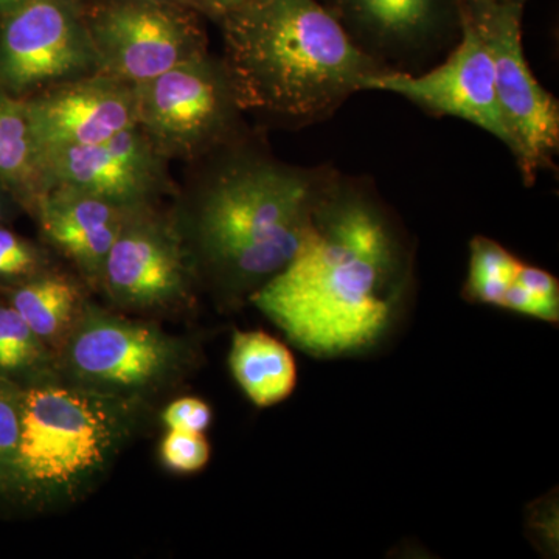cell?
I'll return each instance as SVG.
<instances>
[{"label": "cell", "mask_w": 559, "mask_h": 559, "mask_svg": "<svg viewBox=\"0 0 559 559\" xmlns=\"http://www.w3.org/2000/svg\"><path fill=\"white\" fill-rule=\"evenodd\" d=\"M193 359L189 341L86 301L58 349L57 373L70 384L145 403L179 381Z\"/></svg>", "instance_id": "cell-5"}, {"label": "cell", "mask_w": 559, "mask_h": 559, "mask_svg": "<svg viewBox=\"0 0 559 559\" xmlns=\"http://www.w3.org/2000/svg\"><path fill=\"white\" fill-rule=\"evenodd\" d=\"M76 2H80V0H76Z\"/></svg>", "instance_id": "cell-30"}, {"label": "cell", "mask_w": 559, "mask_h": 559, "mask_svg": "<svg viewBox=\"0 0 559 559\" xmlns=\"http://www.w3.org/2000/svg\"><path fill=\"white\" fill-rule=\"evenodd\" d=\"M44 164L50 189L64 187L124 210L157 205L178 190L170 160L139 124L92 145L49 151Z\"/></svg>", "instance_id": "cell-11"}, {"label": "cell", "mask_w": 559, "mask_h": 559, "mask_svg": "<svg viewBox=\"0 0 559 559\" xmlns=\"http://www.w3.org/2000/svg\"><path fill=\"white\" fill-rule=\"evenodd\" d=\"M212 450L202 432L168 429L160 443V460L165 468L179 474H193L207 466Z\"/></svg>", "instance_id": "cell-22"}, {"label": "cell", "mask_w": 559, "mask_h": 559, "mask_svg": "<svg viewBox=\"0 0 559 559\" xmlns=\"http://www.w3.org/2000/svg\"><path fill=\"white\" fill-rule=\"evenodd\" d=\"M0 378L21 385L58 378L57 355L10 305L0 307Z\"/></svg>", "instance_id": "cell-19"}, {"label": "cell", "mask_w": 559, "mask_h": 559, "mask_svg": "<svg viewBox=\"0 0 559 559\" xmlns=\"http://www.w3.org/2000/svg\"><path fill=\"white\" fill-rule=\"evenodd\" d=\"M0 187L17 207L33 215L49 191L46 164L40 153L24 98L0 87Z\"/></svg>", "instance_id": "cell-16"}, {"label": "cell", "mask_w": 559, "mask_h": 559, "mask_svg": "<svg viewBox=\"0 0 559 559\" xmlns=\"http://www.w3.org/2000/svg\"><path fill=\"white\" fill-rule=\"evenodd\" d=\"M97 73L76 0H22L0 16V87L17 98Z\"/></svg>", "instance_id": "cell-10"}, {"label": "cell", "mask_w": 559, "mask_h": 559, "mask_svg": "<svg viewBox=\"0 0 559 559\" xmlns=\"http://www.w3.org/2000/svg\"><path fill=\"white\" fill-rule=\"evenodd\" d=\"M197 271L168 212L130 210L103 270L100 290L117 310L157 312L189 307Z\"/></svg>", "instance_id": "cell-9"}, {"label": "cell", "mask_w": 559, "mask_h": 559, "mask_svg": "<svg viewBox=\"0 0 559 559\" xmlns=\"http://www.w3.org/2000/svg\"><path fill=\"white\" fill-rule=\"evenodd\" d=\"M143 404L60 378L24 385L20 444L5 491L38 510L76 502L138 432Z\"/></svg>", "instance_id": "cell-4"}, {"label": "cell", "mask_w": 559, "mask_h": 559, "mask_svg": "<svg viewBox=\"0 0 559 559\" xmlns=\"http://www.w3.org/2000/svg\"><path fill=\"white\" fill-rule=\"evenodd\" d=\"M193 165L173 223L200 286L237 310L299 252L336 175L285 164L242 135Z\"/></svg>", "instance_id": "cell-2"}, {"label": "cell", "mask_w": 559, "mask_h": 559, "mask_svg": "<svg viewBox=\"0 0 559 559\" xmlns=\"http://www.w3.org/2000/svg\"><path fill=\"white\" fill-rule=\"evenodd\" d=\"M9 202H13L16 205V202L11 200L9 193L0 187V224H3V221L7 218V210H9Z\"/></svg>", "instance_id": "cell-27"}, {"label": "cell", "mask_w": 559, "mask_h": 559, "mask_svg": "<svg viewBox=\"0 0 559 559\" xmlns=\"http://www.w3.org/2000/svg\"><path fill=\"white\" fill-rule=\"evenodd\" d=\"M40 153L92 145L138 124L134 86L94 73L24 98Z\"/></svg>", "instance_id": "cell-13"}, {"label": "cell", "mask_w": 559, "mask_h": 559, "mask_svg": "<svg viewBox=\"0 0 559 559\" xmlns=\"http://www.w3.org/2000/svg\"><path fill=\"white\" fill-rule=\"evenodd\" d=\"M231 377L257 407H271L293 395L297 364L283 342L264 331H235L229 352Z\"/></svg>", "instance_id": "cell-17"}, {"label": "cell", "mask_w": 559, "mask_h": 559, "mask_svg": "<svg viewBox=\"0 0 559 559\" xmlns=\"http://www.w3.org/2000/svg\"><path fill=\"white\" fill-rule=\"evenodd\" d=\"M218 24L221 61L242 114L314 123L390 70L318 0H249Z\"/></svg>", "instance_id": "cell-3"}, {"label": "cell", "mask_w": 559, "mask_h": 559, "mask_svg": "<svg viewBox=\"0 0 559 559\" xmlns=\"http://www.w3.org/2000/svg\"><path fill=\"white\" fill-rule=\"evenodd\" d=\"M521 260L491 238H473L469 245V271L463 297L469 304L500 308L503 296L516 278Z\"/></svg>", "instance_id": "cell-20"}, {"label": "cell", "mask_w": 559, "mask_h": 559, "mask_svg": "<svg viewBox=\"0 0 559 559\" xmlns=\"http://www.w3.org/2000/svg\"><path fill=\"white\" fill-rule=\"evenodd\" d=\"M24 385L0 378V489L5 491L21 436Z\"/></svg>", "instance_id": "cell-21"}, {"label": "cell", "mask_w": 559, "mask_h": 559, "mask_svg": "<svg viewBox=\"0 0 559 559\" xmlns=\"http://www.w3.org/2000/svg\"><path fill=\"white\" fill-rule=\"evenodd\" d=\"M128 212L91 194L51 187L32 216L44 240L73 264L87 286L100 289L106 260Z\"/></svg>", "instance_id": "cell-15"}, {"label": "cell", "mask_w": 559, "mask_h": 559, "mask_svg": "<svg viewBox=\"0 0 559 559\" xmlns=\"http://www.w3.org/2000/svg\"><path fill=\"white\" fill-rule=\"evenodd\" d=\"M366 91L390 92L437 116L469 121L495 135L510 151L513 146L499 108L491 55L462 10L459 43L447 60L417 75L390 69L370 80Z\"/></svg>", "instance_id": "cell-12"}, {"label": "cell", "mask_w": 559, "mask_h": 559, "mask_svg": "<svg viewBox=\"0 0 559 559\" xmlns=\"http://www.w3.org/2000/svg\"><path fill=\"white\" fill-rule=\"evenodd\" d=\"M151 2L171 3V5L187 7V9H193L201 11V0H151Z\"/></svg>", "instance_id": "cell-26"}, {"label": "cell", "mask_w": 559, "mask_h": 559, "mask_svg": "<svg viewBox=\"0 0 559 559\" xmlns=\"http://www.w3.org/2000/svg\"><path fill=\"white\" fill-rule=\"evenodd\" d=\"M487 44L495 66L496 94L510 132L511 153L522 178L532 186L540 171L554 165L559 146L557 98L540 86L522 47L524 5L492 0H459Z\"/></svg>", "instance_id": "cell-8"}, {"label": "cell", "mask_w": 559, "mask_h": 559, "mask_svg": "<svg viewBox=\"0 0 559 559\" xmlns=\"http://www.w3.org/2000/svg\"><path fill=\"white\" fill-rule=\"evenodd\" d=\"M248 2L249 0H201L202 16L219 22Z\"/></svg>", "instance_id": "cell-25"}, {"label": "cell", "mask_w": 559, "mask_h": 559, "mask_svg": "<svg viewBox=\"0 0 559 559\" xmlns=\"http://www.w3.org/2000/svg\"><path fill=\"white\" fill-rule=\"evenodd\" d=\"M22 0H0V16L2 14L9 13L10 10H13L14 7L20 5Z\"/></svg>", "instance_id": "cell-28"}, {"label": "cell", "mask_w": 559, "mask_h": 559, "mask_svg": "<svg viewBox=\"0 0 559 559\" xmlns=\"http://www.w3.org/2000/svg\"><path fill=\"white\" fill-rule=\"evenodd\" d=\"M134 94L139 127L170 162L193 164L242 135L229 75L209 50L135 84Z\"/></svg>", "instance_id": "cell-6"}, {"label": "cell", "mask_w": 559, "mask_h": 559, "mask_svg": "<svg viewBox=\"0 0 559 559\" xmlns=\"http://www.w3.org/2000/svg\"><path fill=\"white\" fill-rule=\"evenodd\" d=\"M97 73L121 83L156 79L209 50L200 11L151 0H80Z\"/></svg>", "instance_id": "cell-7"}, {"label": "cell", "mask_w": 559, "mask_h": 559, "mask_svg": "<svg viewBox=\"0 0 559 559\" xmlns=\"http://www.w3.org/2000/svg\"><path fill=\"white\" fill-rule=\"evenodd\" d=\"M353 43L392 68L460 31L459 0H323Z\"/></svg>", "instance_id": "cell-14"}, {"label": "cell", "mask_w": 559, "mask_h": 559, "mask_svg": "<svg viewBox=\"0 0 559 559\" xmlns=\"http://www.w3.org/2000/svg\"><path fill=\"white\" fill-rule=\"evenodd\" d=\"M165 428L202 432L210 428L213 421V411L204 400L183 396L175 400L162 412Z\"/></svg>", "instance_id": "cell-23"}, {"label": "cell", "mask_w": 559, "mask_h": 559, "mask_svg": "<svg viewBox=\"0 0 559 559\" xmlns=\"http://www.w3.org/2000/svg\"><path fill=\"white\" fill-rule=\"evenodd\" d=\"M492 2L498 3H518V5H524L527 3V0H492Z\"/></svg>", "instance_id": "cell-29"}, {"label": "cell", "mask_w": 559, "mask_h": 559, "mask_svg": "<svg viewBox=\"0 0 559 559\" xmlns=\"http://www.w3.org/2000/svg\"><path fill=\"white\" fill-rule=\"evenodd\" d=\"M39 272L43 271L25 263V261L16 259V257L0 248V280H20L22 282V280L31 278L33 275L39 274Z\"/></svg>", "instance_id": "cell-24"}, {"label": "cell", "mask_w": 559, "mask_h": 559, "mask_svg": "<svg viewBox=\"0 0 559 559\" xmlns=\"http://www.w3.org/2000/svg\"><path fill=\"white\" fill-rule=\"evenodd\" d=\"M414 293L406 231L370 190L336 176L299 252L249 304L311 358L345 359L392 341Z\"/></svg>", "instance_id": "cell-1"}, {"label": "cell", "mask_w": 559, "mask_h": 559, "mask_svg": "<svg viewBox=\"0 0 559 559\" xmlns=\"http://www.w3.org/2000/svg\"><path fill=\"white\" fill-rule=\"evenodd\" d=\"M86 301L79 280L53 270L22 280L9 293L10 307L55 355Z\"/></svg>", "instance_id": "cell-18"}]
</instances>
